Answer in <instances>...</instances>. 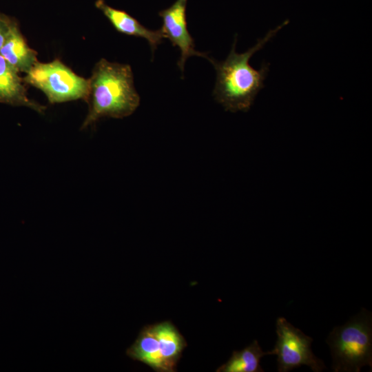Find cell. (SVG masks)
<instances>
[{"label":"cell","mask_w":372,"mask_h":372,"mask_svg":"<svg viewBox=\"0 0 372 372\" xmlns=\"http://www.w3.org/2000/svg\"><path fill=\"white\" fill-rule=\"evenodd\" d=\"M335 372H359L372 368L371 312L363 308L344 324L335 327L326 340Z\"/></svg>","instance_id":"cell-3"},{"label":"cell","mask_w":372,"mask_h":372,"mask_svg":"<svg viewBox=\"0 0 372 372\" xmlns=\"http://www.w3.org/2000/svg\"><path fill=\"white\" fill-rule=\"evenodd\" d=\"M269 355L263 351L255 340L241 351H234L228 361L219 366L217 372H263L260 366L261 358Z\"/></svg>","instance_id":"cell-12"},{"label":"cell","mask_w":372,"mask_h":372,"mask_svg":"<svg viewBox=\"0 0 372 372\" xmlns=\"http://www.w3.org/2000/svg\"><path fill=\"white\" fill-rule=\"evenodd\" d=\"M276 332L277 340L269 354L277 355L279 372H287L302 365L309 366L315 372L326 369L323 361L312 352L313 338L305 335L285 318H277Z\"/></svg>","instance_id":"cell-5"},{"label":"cell","mask_w":372,"mask_h":372,"mask_svg":"<svg viewBox=\"0 0 372 372\" xmlns=\"http://www.w3.org/2000/svg\"><path fill=\"white\" fill-rule=\"evenodd\" d=\"M19 72L0 55V103L27 107L43 114L45 107L28 98Z\"/></svg>","instance_id":"cell-7"},{"label":"cell","mask_w":372,"mask_h":372,"mask_svg":"<svg viewBox=\"0 0 372 372\" xmlns=\"http://www.w3.org/2000/svg\"><path fill=\"white\" fill-rule=\"evenodd\" d=\"M23 81L41 90L50 103L87 101L89 80L74 73L59 59L36 62Z\"/></svg>","instance_id":"cell-4"},{"label":"cell","mask_w":372,"mask_h":372,"mask_svg":"<svg viewBox=\"0 0 372 372\" xmlns=\"http://www.w3.org/2000/svg\"><path fill=\"white\" fill-rule=\"evenodd\" d=\"M89 80L88 113L81 129L103 117L123 118L132 114L140 105V96L134 85L128 64L100 59Z\"/></svg>","instance_id":"cell-2"},{"label":"cell","mask_w":372,"mask_h":372,"mask_svg":"<svg viewBox=\"0 0 372 372\" xmlns=\"http://www.w3.org/2000/svg\"><path fill=\"white\" fill-rule=\"evenodd\" d=\"M131 359L142 362L156 371L169 372L161 355L158 340L152 325L145 326L126 351Z\"/></svg>","instance_id":"cell-10"},{"label":"cell","mask_w":372,"mask_h":372,"mask_svg":"<svg viewBox=\"0 0 372 372\" xmlns=\"http://www.w3.org/2000/svg\"><path fill=\"white\" fill-rule=\"evenodd\" d=\"M95 6L103 12L116 31L146 39L152 53L165 38L161 29L149 30L127 12L108 6L103 0H97Z\"/></svg>","instance_id":"cell-8"},{"label":"cell","mask_w":372,"mask_h":372,"mask_svg":"<svg viewBox=\"0 0 372 372\" xmlns=\"http://www.w3.org/2000/svg\"><path fill=\"white\" fill-rule=\"evenodd\" d=\"M187 0H176L171 6L158 12L162 18L164 37L178 48L180 56L177 65L182 72L187 59L192 56L209 57L207 53L195 50L194 40L187 29L186 7Z\"/></svg>","instance_id":"cell-6"},{"label":"cell","mask_w":372,"mask_h":372,"mask_svg":"<svg viewBox=\"0 0 372 372\" xmlns=\"http://www.w3.org/2000/svg\"><path fill=\"white\" fill-rule=\"evenodd\" d=\"M14 19L0 12V49L4 43Z\"/></svg>","instance_id":"cell-13"},{"label":"cell","mask_w":372,"mask_h":372,"mask_svg":"<svg viewBox=\"0 0 372 372\" xmlns=\"http://www.w3.org/2000/svg\"><path fill=\"white\" fill-rule=\"evenodd\" d=\"M288 23L289 21H285L275 29L270 30L254 46L243 53L236 51V36L231 50L225 61H217L209 57V61L216 71L213 95L225 110L236 112H247L250 109L256 96L265 87L264 81L269 72V64L263 63L260 68L256 70L250 65L249 60Z\"/></svg>","instance_id":"cell-1"},{"label":"cell","mask_w":372,"mask_h":372,"mask_svg":"<svg viewBox=\"0 0 372 372\" xmlns=\"http://www.w3.org/2000/svg\"><path fill=\"white\" fill-rule=\"evenodd\" d=\"M158 340L161 355L169 372L176 371V365L187 343L178 329L169 321L152 325Z\"/></svg>","instance_id":"cell-11"},{"label":"cell","mask_w":372,"mask_h":372,"mask_svg":"<svg viewBox=\"0 0 372 372\" xmlns=\"http://www.w3.org/2000/svg\"><path fill=\"white\" fill-rule=\"evenodd\" d=\"M0 55L19 72L25 74L38 61L37 52L28 45L15 20L0 49Z\"/></svg>","instance_id":"cell-9"}]
</instances>
